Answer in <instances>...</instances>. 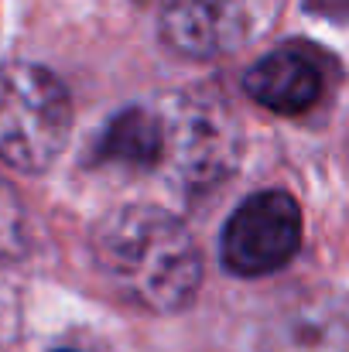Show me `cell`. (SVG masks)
<instances>
[{"label":"cell","mask_w":349,"mask_h":352,"mask_svg":"<svg viewBox=\"0 0 349 352\" xmlns=\"http://www.w3.org/2000/svg\"><path fill=\"white\" fill-rule=\"evenodd\" d=\"M243 89L257 107L281 117H295L319 103L322 72L305 52L277 48L250 65V72L243 76Z\"/></svg>","instance_id":"obj_6"},{"label":"cell","mask_w":349,"mask_h":352,"mask_svg":"<svg viewBox=\"0 0 349 352\" xmlns=\"http://www.w3.org/2000/svg\"><path fill=\"white\" fill-rule=\"evenodd\" d=\"M21 223H24V216H21L17 195L7 185V178L0 175V256H14L21 250V230H24Z\"/></svg>","instance_id":"obj_8"},{"label":"cell","mask_w":349,"mask_h":352,"mask_svg":"<svg viewBox=\"0 0 349 352\" xmlns=\"http://www.w3.org/2000/svg\"><path fill=\"white\" fill-rule=\"evenodd\" d=\"M246 34L236 0H165L161 38L189 58H216L233 52Z\"/></svg>","instance_id":"obj_5"},{"label":"cell","mask_w":349,"mask_h":352,"mask_svg":"<svg viewBox=\"0 0 349 352\" xmlns=\"http://www.w3.org/2000/svg\"><path fill=\"white\" fill-rule=\"evenodd\" d=\"M165 151L171 168L189 185H209L230 175L240 157V133L230 110L216 96H182V103L161 117Z\"/></svg>","instance_id":"obj_4"},{"label":"cell","mask_w":349,"mask_h":352,"mask_svg":"<svg viewBox=\"0 0 349 352\" xmlns=\"http://www.w3.org/2000/svg\"><path fill=\"white\" fill-rule=\"evenodd\" d=\"M165 151V130L161 117L151 110H123L114 123L107 126V133L100 137L96 154L110 164H127V168H154L161 161Z\"/></svg>","instance_id":"obj_7"},{"label":"cell","mask_w":349,"mask_h":352,"mask_svg":"<svg viewBox=\"0 0 349 352\" xmlns=\"http://www.w3.org/2000/svg\"><path fill=\"white\" fill-rule=\"evenodd\" d=\"M62 352H72V349H62Z\"/></svg>","instance_id":"obj_9"},{"label":"cell","mask_w":349,"mask_h":352,"mask_svg":"<svg viewBox=\"0 0 349 352\" xmlns=\"http://www.w3.org/2000/svg\"><path fill=\"white\" fill-rule=\"evenodd\" d=\"M103 280L137 308L171 315L192 305L202 284V253L178 216L161 206H120L93 230Z\"/></svg>","instance_id":"obj_1"},{"label":"cell","mask_w":349,"mask_h":352,"mask_svg":"<svg viewBox=\"0 0 349 352\" xmlns=\"http://www.w3.org/2000/svg\"><path fill=\"white\" fill-rule=\"evenodd\" d=\"M72 133V103L59 76L28 62L0 65V157L28 175L48 171Z\"/></svg>","instance_id":"obj_2"},{"label":"cell","mask_w":349,"mask_h":352,"mask_svg":"<svg viewBox=\"0 0 349 352\" xmlns=\"http://www.w3.org/2000/svg\"><path fill=\"white\" fill-rule=\"evenodd\" d=\"M302 246V209L288 192H257L223 230V263L236 277H264L295 260Z\"/></svg>","instance_id":"obj_3"}]
</instances>
